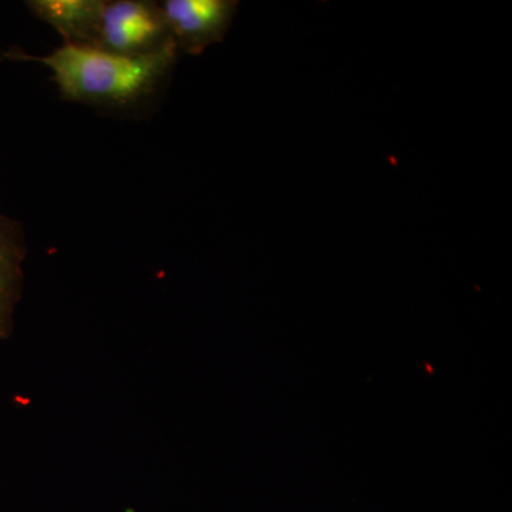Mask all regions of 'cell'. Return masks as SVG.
<instances>
[{"instance_id": "obj_1", "label": "cell", "mask_w": 512, "mask_h": 512, "mask_svg": "<svg viewBox=\"0 0 512 512\" xmlns=\"http://www.w3.org/2000/svg\"><path fill=\"white\" fill-rule=\"evenodd\" d=\"M174 40L147 55L127 56L99 47L64 45L49 56L23 50L0 52L2 60L36 62L49 67L63 99L94 106L126 107L156 92L177 62Z\"/></svg>"}, {"instance_id": "obj_3", "label": "cell", "mask_w": 512, "mask_h": 512, "mask_svg": "<svg viewBox=\"0 0 512 512\" xmlns=\"http://www.w3.org/2000/svg\"><path fill=\"white\" fill-rule=\"evenodd\" d=\"M238 5L235 0H167L160 8L178 50L201 55L227 35Z\"/></svg>"}, {"instance_id": "obj_5", "label": "cell", "mask_w": 512, "mask_h": 512, "mask_svg": "<svg viewBox=\"0 0 512 512\" xmlns=\"http://www.w3.org/2000/svg\"><path fill=\"white\" fill-rule=\"evenodd\" d=\"M26 248L22 225L0 212V340L10 338L13 316L22 298Z\"/></svg>"}, {"instance_id": "obj_4", "label": "cell", "mask_w": 512, "mask_h": 512, "mask_svg": "<svg viewBox=\"0 0 512 512\" xmlns=\"http://www.w3.org/2000/svg\"><path fill=\"white\" fill-rule=\"evenodd\" d=\"M26 6L56 29L66 45L97 47L103 0H30Z\"/></svg>"}, {"instance_id": "obj_2", "label": "cell", "mask_w": 512, "mask_h": 512, "mask_svg": "<svg viewBox=\"0 0 512 512\" xmlns=\"http://www.w3.org/2000/svg\"><path fill=\"white\" fill-rule=\"evenodd\" d=\"M168 36L158 3L143 0L104 2L97 47L119 55L138 56L154 52Z\"/></svg>"}]
</instances>
